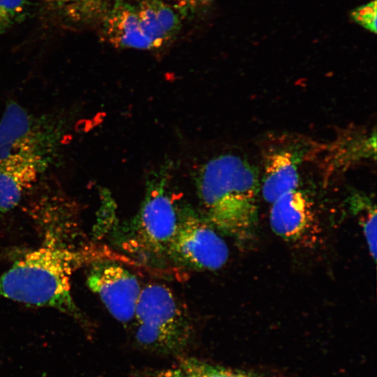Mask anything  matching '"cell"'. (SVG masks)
<instances>
[{"label":"cell","mask_w":377,"mask_h":377,"mask_svg":"<svg viewBox=\"0 0 377 377\" xmlns=\"http://www.w3.org/2000/svg\"><path fill=\"white\" fill-rule=\"evenodd\" d=\"M195 186L202 214L216 229L238 239L252 234L260 184L246 160L234 154L210 159L198 170Z\"/></svg>","instance_id":"1"},{"label":"cell","mask_w":377,"mask_h":377,"mask_svg":"<svg viewBox=\"0 0 377 377\" xmlns=\"http://www.w3.org/2000/svg\"><path fill=\"white\" fill-rule=\"evenodd\" d=\"M82 251L50 239L15 261L0 276V297L55 308L84 320L71 294V276L84 262Z\"/></svg>","instance_id":"2"},{"label":"cell","mask_w":377,"mask_h":377,"mask_svg":"<svg viewBox=\"0 0 377 377\" xmlns=\"http://www.w3.org/2000/svg\"><path fill=\"white\" fill-rule=\"evenodd\" d=\"M168 168L163 165L149 178L142 205L126 223L119 240L124 251L147 265L168 261L177 228L180 207L168 191Z\"/></svg>","instance_id":"3"},{"label":"cell","mask_w":377,"mask_h":377,"mask_svg":"<svg viewBox=\"0 0 377 377\" xmlns=\"http://www.w3.org/2000/svg\"><path fill=\"white\" fill-rule=\"evenodd\" d=\"M133 324L136 346L158 355H179L194 337L186 307L168 286L160 283L142 286Z\"/></svg>","instance_id":"4"},{"label":"cell","mask_w":377,"mask_h":377,"mask_svg":"<svg viewBox=\"0 0 377 377\" xmlns=\"http://www.w3.org/2000/svg\"><path fill=\"white\" fill-rule=\"evenodd\" d=\"M69 128L65 116L36 114L9 101L0 119V161L33 164L43 173L57 161Z\"/></svg>","instance_id":"5"},{"label":"cell","mask_w":377,"mask_h":377,"mask_svg":"<svg viewBox=\"0 0 377 377\" xmlns=\"http://www.w3.org/2000/svg\"><path fill=\"white\" fill-rule=\"evenodd\" d=\"M216 228L187 205L179 208L177 228L167 253L168 260L184 268L214 271L222 267L229 251Z\"/></svg>","instance_id":"6"},{"label":"cell","mask_w":377,"mask_h":377,"mask_svg":"<svg viewBox=\"0 0 377 377\" xmlns=\"http://www.w3.org/2000/svg\"><path fill=\"white\" fill-rule=\"evenodd\" d=\"M87 284L98 295L109 313L124 325L133 323L142 286L136 275L110 260H96Z\"/></svg>","instance_id":"7"},{"label":"cell","mask_w":377,"mask_h":377,"mask_svg":"<svg viewBox=\"0 0 377 377\" xmlns=\"http://www.w3.org/2000/svg\"><path fill=\"white\" fill-rule=\"evenodd\" d=\"M98 24L103 38L114 47L154 50L143 32L135 3L113 0Z\"/></svg>","instance_id":"8"},{"label":"cell","mask_w":377,"mask_h":377,"mask_svg":"<svg viewBox=\"0 0 377 377\" xmlns=\"http://www.w3.org/2000/svg\"><path fill=\"white\" fill-rule=\"evenodd\" d=\"M312 205L297 189L286 193L272 203L269 223L272 230L286 240L295 241L307 232L313 222Z\"/></svg>","instance_id":"9"},{"label":"cell","mask_w":377,"mask_h":377,"mask_svg":"<svg viewBox=\"0 0 377 377\" xmlns=\"http://www.w3.org/2000/svg\"><path fill=\"white\" fill-rule=\"evenodd\" d=\"M141 26L154 50L173 40L182 28V19L163 0H138L135 2Z\"/></svg>","instance_id":"10"},{"label":"cell","mask_w":377,"mask_h":377,"mask_svg":"<svg viewBox=\"0 0 377 377\" xmlns=\"http://www.w3.org/2000/svg\"><path fill=\"white\" fill-rule=\"evenodd\" d=\"M297 159L286 149L272 151L266 156L260 186L263 198L272 203L286 193L298 188Z\"/></svg>","instance_id":"11"},{"label":"cell","mask_w":377,"mask_h":377,"mask_svg":"<svg viewBox=\"0 0 377 377\" xmlns=\"http://www.w3.org/2000/svg\"><path fill=\"white\" fill-rule=\"evenodd\" d=\"M42 173L33 164L0 161V212L14 209L23 195L36 184Z\"/></svg>","instance_id":"12"},{"label":"cell","mask_w":377,"mask_h":377,"mask_svg":"<svg viewBox=\"0 0 377 377\" xmlns=\"http://www.w3.org/2000/svg\"><path fill=\"white\" fill-rule=\"evenodd\" d=\"M113 0H56L60 14L68 23L78 27L98 24Z\"/></svg>","instance_id":"13"},{"label":"cell","mask_w":377,"mask_h":377,"mask_svg":"<svg viewBox=\"0 0 377 377\" xmlns=\"http://www.w3.org/2000/svg\"><path fill=\"white\" fill-rule=\"evenodd\" d=\"M179 367L192 377H259L254 372L225 367L195 357H179Z\"/></svg>","instance_id":"14"},{"label":"cell","mask_w":377,"mask_h":377,"mask_svg":"<svg viewBox=\"0 0 377 377\" xmlns=\"http://www.w3.org/2000/svg\"><path fill=\"white\" fill-rule=\"evenodd\" d=\"M351 207L363 230L367 244L374 261L376 258V209L367 198L355 195Z\"/></svg>","instance_id":"15"},{"label":"cell","mask_w":377,"mask_h":377,"mask_svg":"<svg viewBox=\"0 0 377 377\" xmlns=\"http://www.w3.org/2000/svg\"><path fill=\"white\" fill-rule=\"evenodd\" d=\"M28 8V0H0V34L23 21Z\"/></svg>","instance_id":"16"},{"label":"cell","mask_w":377,"mask_h":377,"mask_svg":"<svg viewBox=\"0 0 377 377\" xmlns=\"http://www.w3.org/2000/svg\"><path fill=\"white\" fill-rule=\"evenodd\" d=\"M183 20H192L204 14L214 0H163Z\"/></svg>","instance_id":"17"},{"label":"cell","mask_w":377,"mask_h":377,"mask_svg":"<svg viewBox=\"0 0 377 377\" xmlns=\"http://www.w3.org/2000/svg\"><path fill=\"white\" fill-rule=\"evenodd\" d=\"M354 21L373 33H376L377 10L376 1L355 8L350 13Z\"/></svg>","instance_id":"18"},{"label":"cell","mask_w":377,"mask_h":377,"mask_svg":"<svg viewBox=\"0 0 377 377\" xmlns=\"http://www.w3.org/2000/svg\"><path fill=\"white\" fill-rule=\"evenodd\" d=\"M138 377H192L179 367L163 369H146L138 373Z\"/></svg>","instance_id":"19"},{"label":"cell","mask_w":377,"mask_h":377,"mask_svg":"<svg viewBox=\"0 0 377 377\" xmlns=\"http://www.w3.org/2000/svg\"><path fill=\"white\" fill-rule=\"evenodd\" d=\"M46 1L54 3L56 0H46Z\"/></svg>","instance_id":"20"}]
</instances>
